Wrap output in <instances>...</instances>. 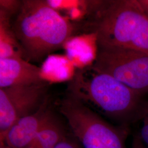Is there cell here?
I'll use <instances>...</instances> for the list:
<instances>
[{
	"label": "cell",
	"mask_w": 148,
	"mask_h": 148,
	"mask_svg": "<svg viewBox=\"0 0 148 148\" xmlns=\"http://www.w3.org/2000/svg\"><path fill=\"white\" fill-rule=\"evenodd\" d=\"M90 16L86 25L97 47L148 53V16L138 0L99 1Z\"/></svg>",
	"instance_id": "3"
},
{
	"label": "cell",
	"mask_w": 148,
	"mask_h": 148,
	"mask_svg": "<svg viewBox=\"0 0 148 148\" xmlns=\"http://www.w3.org/2000/svg\"><path fill=\"white\" fill-rule=\"evenodd\" d=\"M70 133L54 111L27 148H55Z\"/></svg>",
	"instance_id": "9"
},
{
	"label": "cell",
	"mask_w": 148,
	"mask_h": 148,
	"mask_svg": "<svg viewBox=\"0 0 148 148\" xmlns=\"http://www.w3.org/2000/svg\"><path fill=\"white\" fill-rule=\"evenodd\" d=\"M55 148H82L77 140L71 133Z\"/></svg>",
	"instance_id": "12"
},
{
	"label": "cell",
	"mask_w": 148,
	"mask_h": 148,
	"mask_svg": "<svg viewBox=\"0 0 148 148\" xmlns=\"http://www.w3.org/2000/svg\"><path fill=\"white\" fill-rule=\"evenodd\" d=\"M91 66L130 88L148 95V53L123 48L97 47Z\"/></svg>",
	"instance_id": "5"
},
{
	"label": "cell",
	"mask_w": 148,
	"mask_h": 148,
	"mask_svg": "<svg viewBox=\"0 0 148 148\" xmlns=\"http://www.w3.org/2000/svg\"><path fill=\"white\" fill-rule=\"evenodd\" d=\"M11 16L0 8V59L24 58L23 49L11 24Z\"/></svg>",
	"instance_id": "10"
},
{
	"label": "cell",
	"mask_w": 148,
	"mask_h": 148,
	"mask_svg": "<svg viewBox=\"0 0 148 148\" xmlns=\"http://www.w3.org/2000/svg\"><path fill=\"white\" fill-rule=\"evenodd\" d=\"M131 148H146L139 134H136L133 136Z\"/></svg>",
	"instance_id": "14"
},
{
	"label": "cell",
	"mask_w": 148,
	"mask_h": 148,
	"mask_svg": "<svg viewBox=\"0 0 148 148\" xmlns=\"http://www.w3.org/2000/svg\"><path fill=\"white\" fill-rule=\"evenodd\" d=\"M54 111L52 99L48 95L36 111L16 122L0 142L11 148H27Z\"/></svg>",
	"instance_id": "7"
},
{
	"label": "cell",
	"mask_w": 148,
	"mask_h": 148,
	"mask_svg": "<svg viewBox=\"0 0 148 148\" xmlns=\"http://www.w3.org/2000/svg\"><path fill=\"white\" fill-rule=\"evenodd\" d=\"M21 1H0V8L12 14L15 11H19Z\"/></svg>",
	"instance_id": "11"
},
{
	"label": "cell",
	"mask_w": 148,
	"mask_h": 148,
	"mask_svg": "<svg viewBox=\"0 0 148 148\" xmlns=\"http://www.w3.org/2000/svg\"><path fill=\"white\" fill-rule=\"evenodd\" d=\"M143 10L148 16V0H138Z\"/></svg>",
	"instance_id": "15"
},
{
	"label": "cell",
	"mask_w": 148,
	"mask_h": 148,
	"mask_svg": "<svg viewBox=\"0 0 148 148\" xmlns=\"http://www.w3.org/2000/svg\"><path fill=\"white\" fill-rule=\"evenodd\" d=\"M24 59L37 62L62 47L76 27L47 1L25 0L12 25Z\"/></svg>",
	"instance_id": "2"
},
{
	"label": "cell",
	"mask_w": 148,
	"mask_h": 148,
	"mask_svg": "<svg viewBox=\"0 0 148 148\" xmlns=\"http://www.w3.org/2000/svg\"><path fill=\"white\" fill-rule=\"evenodd\" d=\"M47 91L46 83L0 88V141L18 120L37 110Z\"/></svg>",
	"instance_id": "6"
},
{
	"label": "cell",
	"mask_w": 148,
	"mask_h": 148,
	"mask_svg": "<svg viewBox=\"0 0 148 148\" xmlns=\"http://www.w3.org/2000/svg\"><path fill=\"white\" fill-rule=\"evenodd\" d=\"M57 106L82 148H126L128 128L111 125L69 94Z\"/></svg>",
	"instance_id": "4"
},
{
	"label": "cell",
	"mask_w": 148,
	"mask_h": 148,
	"mask_svg": "<svg viewBox=\"0 0 148 148\" xmlns=\"http://www.w3.org/2000/svg\"><path fill=\"white\" fill-rule=\"evenodd\" d=\"M45 83L42 69L24 59H0V88Z\"/></svg>",
	"instance_id": "8"
},
{
	"label": "cell",
	"mask_w": 148,
	"mask_h": 148,
	"mask_svg": "<svg viewBox=\"0 0 148 148\" xmlns=\"http://www.w3.org/2000/svg\"><path fill=\"white\" fill-rule=\"evenodd\" d=\"M68 94L97 114L128 128L148 111L145 95L91 65L78 69L68 86Z\"/></svg>",
	"instance_id": "1"
},
{
	"label": "cell",
	"mask_w": 148,
	"mask_h": 148,
	"mask_svg": "<svg viewBox=\"0 0 148 148\" xmlns=\"http://www.w3.org/2000/svg\"><path fill=\"white\" fill-rule=\"evenodd\" d=\"M0 148H11L3 142H0Z\"/></svg>",
	"instance_id": "16"
},
{
	"label": "cell",
	"mask_w": 148,
	"mask_h": 148,
	"mask_svg": "<svg viewBox=\"0 0 148 148\" xmlns=\"http://www.w3.org/2000/svg\"><path fill=\"white\" fill-rule=\"evenodd\" d=\"M139 136L145 146L148 147V111L143 119V125Z\"/></svg>",
	"instance_id": "13"
}]
</instances>
